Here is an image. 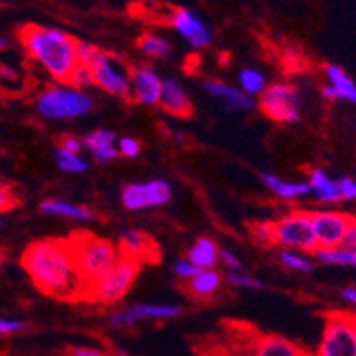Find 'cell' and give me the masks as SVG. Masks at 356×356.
Here are the masks:
<instances>
[{"label": "cell", "mask_w": 356, "mask_h": 356, "mask_svg": "<svg viewBox=\"0 0 356 356\" xmlns=\"http://www.w3.org/2000/svg\"><path fill=\"white\" fill-rule=\"evenodd\" d=\"M22 266L34 286L60 302H86L87 284L80 275L66 238L31 243L22 255Z\"/></svg>", "instance_id": "obj_1"}, {"label": "cell", "mask_w": 356, "mask_h": 356, "mask_svg": "<svg viewBox=\"0 0 356 356\" xmlns=\"http://www.w3.org/2000/svg\"><path fill=\"white\" fill-rule=\"evenodd\" d=\"M18 40L27 55L57 82H70L80 64L79 43L71 34L55 27L29 24L18 29Z\"/></svg>", "instance_id": "obj_2"}, {"label": "cell", "mask_w": 356, "mask_h": 356, "mask_svg": "<svg viewBox=\"0 0 356 356\" xmlns=\"http://www.w3.org/2000/svg\"><path fill=\"white\" fill-rule=\"evenodd\" d=\"M66 239L87 287L98 282L99 278L114 270V266L121 259L119 247H115L108 239L92 234V232L76 231Z\"/></svg>", "instance_id": "obj_3"}, {"label": "cell", "mask_w": 356, "mask_h": 356, "mask_svg": "<svg viewBox=\"0 0 356 356\" xmlns=\"http://www.w3.org/2000/svg\"><path fill=\"white\" fill-rule=\"evenodd\" d=\"M140 262L121 254V259L114 266V270L99 278L98 282L87 287L86 302L99 303V305H114V303L121 302L134 287L135 280L140 273Z\"/></svg>", "instance_id": "obj_4"}, {"label": "cell", "mask_w": 356, "mask_h": 356, "mask_svg": "<svg viewBox=\"0 0 356 356\" xmlns=\"http://www.w3.org/2000/svg\"><path fill=\"white\" fill-rule=\"evenodd\" d=\"M92 99L70 86H50L38 96L35 108L44 119H74L89 114Z\"/></svg>", "instance_id": "obj_5"}, {"label": "cell", "mask_w": 356, "mask_h": 356, "mask_svg": "<svg viewBox=\"0 0 356 356\" xmlns=\"http://www.w3.org/2000/svg\"><path fill=\"white\" fill-rule=\"evenodd\" d=\"M316 356H356V314L330 312L325 317Z\"/></svg>", "instance_id": "obj_6"}, {"label": "cell", "mask_w": 356, "mask_h": 356, "mask_svg": "<svg viewBox=\"0 0 356 356\" xmlns=\"http://www.w3.org/2000/svg\"><path fill=\"white\" fill-rule=\"evenodd\" d=\"M259 108L271 121L293 124L302 118L303 99L291 83H271L259 96Z\"/></svg>", "instance_id": "obj_7"}, {"label": "cell", "mask_w": 356, "mask_h": 356, "mask_svg": "<svg viewBox=\"0 0 356 356\" xmlns=\"http://www.w3.org/2000/svg\"><path fill=\"white\" fill-rule=\"evenodd\" d=\"M275 245L284 250L316 252L317 241L314 236L310 211H291L275 222Z\"/></svg>", "instance_id": "obj_8"}, {"label": "cell", "mask_w": 356, "mask_h": 356, "mask_svg": "<svg viewBox=\"0 0 356 356\" xmlns=\"http://www.w3.org/2000/svg\"><path fill=\"white\" fill-rule=\"evenodd\" d=\"M90 71L95 74V83L108 95L128 99L131 96V80L129 71L124 70L121 60L105 50H99L95 63L90 64Z\"/></svg>", "instance_id": "obj_9"}, {"label": "cell", "mask_w": 356, "mask_h": 356, "mask_svg": "<svg viewBox=\"0 0 356 356\" xmlns=\"http://www.w3.org/2000/svg\"><path fill=\"white\" fill-rule=\"evenodd\" d=\"M172 186L167 179H151L145 183L126 184L121 193V202L128 211H142L147 208L165 206L172 200Z\"/></svg>", "instance_id": "obj_10"}, {"label": "cell", "mask_w": 356, "mask_h": 356, "mask_svg": "<svg viewBox=\"0 0 356 356\" xmlns=\"http://www.w3.org/2000/svg\"><path fill=\"white\" fill-rule=\"evenodd\" d=\"M310 220L317 248H339L344 245L355 216L342 211H310Z\"/></svg>", "instance_id": "obj_11"}, {"label": "cell", "mask_w": 356, "mask_h": 356, "mask_svg": "<svg viewBox=\"0 0 356 356\" xmlns=\"http://www.w3.org/2000/svg\"><path fill=\"white\" fill-rule=\"evenodd\" d=\"M183 314V307L176 303H135L128 309L118 310L110 316V325L114 328H126L134 326L137 321L154 319V321H165Z\"/></svg>", "instance_id": "obj_12"}, {"label": "cell", "mask_w": 356, "mask_h": 356, "mask_svg": "<svg viewBox=\"0 0 356 356\" xmlns=\"http://www.w3.org/2000/svg\"><path fill=\"white\" fill-rule=\"evenodd\" d=\"M168 24L172 25L183 35L184 40H186V43L192 48H195V50H202V48H208L211 44V29L208 27V24L199 15H195L190 9H174L170 13V16H168Z\"/></svg>", "instance_id": "obj_13"}, {"label": "cell", "mask_w": 356, "mask_h": 356, "mask_svg": "<svg viewBox=\"0 0 356 356\" xmlns=\"http://www.w3.org/2000/svg\"><path fill=\"white\" fill-rule=\"evenodd\" d=\"M129 80H131V96L135 102L149 106L160 105L163 80L156 71L147 66L134 67L129 70Z\"/></svg>", "instance_id": "obj_14"}, {"label": "cell", "mask_w": 356, "mask_h": 356, "mask_svg": "<svg viewBox=\"0 0 356 356\" xmlns=\"http://www.w3.org/2000/svg\"><path fill=\"white\" fill-rule=\"evenodd\" d=\"M119 252L122 255L135 259L140 264L160 261V248L147 232L138 229H126L119 239Z\"/></svg>", "instance_id": "obj_15"}, {"label": "cell", "mask_w": 356, "mask_h": 356, "mask_svg": "<svg viewBox=\"0 0 356 356\" xmlns=\"http://www.w3.org/2000/svg\"><path fill=\"white\" fill-rule=\"evenodd\" d=\"M160 106L163 112L174 115V118L188 119L193 115V103L190 99L188 92L179 82L172 79L163 80Z\"/></svg>", "instance_id": "obj_16"}, {"label": "cell", "mask_w": 356, "mask_h": 356, "mask_svg": "<svg viewBox=\"0 0 356 356\" xmlns=\"http://www.w3.org/2000/svg\"><path fill=\"white\" fill-rule=\"evenodd\" d=\"M83 147L89 151L99 163H108L119 156L118 137L110 129H95L83 137Z\"/></svg>", "instance_id": "obj_17"}, {"label": "cell", "mask_w": 356, "mask_h": 356, "mask_svg": "<svg viewBox=\"0 0 356 356\" xmlns=\"http://www.w3.org/2000/svg\"><path fill=\"white\" fill-rule=\"evenodd\" d=\"M257 356H312L298 342L278 335H259Z\"/></svg>", "instance_id": "obj_18"}, {"label": "cell", "mask_w": 356, "mask_h": 356, "mask_svg": "<svg viewBox=\"0 0 356 356\" xmlns=\"http://www.w3.org/2000/svg\"><path fill=\"white\" fill-rule=\"evenodd\" d=\"M188 259L193 266L200 271L215 270L220 261V247L218 243L209 236H200L192 245L188 252Z\"/></svg>", "instance_id": "obj_19"}, {"label": "cell", "mask_w": 356, "mask_h": 356, "mask_svg": "<svg viewBox=\"0 0 356 356\" xmlns=\"http://www.w3.org/2000/svg\"><path fill=\"white\" fill-rule=\"evenodd\" d=\"M204 89H206V92L215 96V98L227 103L234 110H252L255 105L254 99L245 95L241 89H236V87L229 86L225 82H220V80H208V82H204Z\"/></svg>", "instance_id": "obj_20"}, {"label": "cell", "mask_w": 356, "mask_h": 356, "mask_svg": "<svg viewBox=\"0 0 356 356\" xmlns=\"http://www.w3.org/2000/svg\"><path fill=\"white\" fill-rule=\"evenodd\" d=\"M325 74L326 80H328V86L335 92L337 102L356 105V83L353 82L351 76L339 64H326Z\"/></svg>", "instance_id": "obj_21"}, {"label": "cell", "mask_w": 356, "mask_h": 356, "mask_svg": "<svg viewBox=\"0 0 356 356\" xmlns=\"http://www.w3.org/2000/svg\"><path fill=\"white\" fill-rule=\"evenodd\" d=\"M261 179L264 181V184L278 199L282 200H296L312 193L309 181H293V183H289V181L280 179V177L273 176L270 172H262Z\"/></svg>", "instance_id": "obj_22"}, {"label": "cell", "mask_w": 356, "mask_h": 356, "mask_svg": "<svg viewBox=\"0 0 356 356\" xmlns=\"http://www.w3.org/2000/svg\"><path fill=\"white\" fill-rule=\"evenodd\" d=\"M41 211L44 215H54V216H63V218L79 220V222H95L98 216L92 209L80 206V204L67 202V200H57V199H48L41 204Z\"/></svg>", "instance_id": "obj_23"}, {"label": "cell", "mask_w": 356, "mask_h": 356, "mask_svg": "<svg viewBox=\"0 0 356 356\" xmlns=\"http://www.w3.org/2000/svg\"><path fill=\"white\" fill-rule=\"evenodd\" d=\"M222 284L223 277L216 270L199 271L190 282H186V293L195 300H208L218 293Z\"/></svg>", "instance_id": "obj_24"}, {"label": "cell", "mask_w": 356, "mask_h": 356, "mask_svg": "<svg viewBox=\"0 0 356 356\" xmlns=\"http://www.w3.org/2000/svg\"><path fill=\"white\" fill-rule=\"evenodd\" d=\"M309 184L316 199L323 204H337L341 202V195H339V186H337V179L330 177L326 170L323 168H314L310 172Z\"/></svg>", "instance_id": "obj_25"}, {"label": "cell", "mask_w": 356, "mask_h": 356, "mask_svg": "<svg viewBox=\"0 0 356 356\" xmlns=\"http://www.w3.org/2000/svg\"><path fill=\"white\" fill-rule=\"evenodd\" d=\"M257 339L259 335L252 337L250 330H247L245 335L236 333L231 344L222 348L220 351L213 353L209 351L208 355L211 356H257Z\"/></svg>", "instance_id": "obj_26"}, {"label": "cell", "mask_w": 356, "mask_h": 356, "mask_svg": "<svg viewBox=\"0 0 356 356\" xmlns=\"http://www.w3.org/2000/svg\"><path fill=\"white\" fill-rule=\"evenodd\" d=\"M314 255L317 261L326 266H346L356 270V252L349 250V248H317Z\"/></svg>", "instance_id": "obj_27"}, {"label": "cell", "mask_w": 356, "mask_h": 356, "mask_svg": "<svg viewBox=\"0 0 356 356\" xmlns=\"http://www.w3.org/2000/svg\"><path fill=\"white\" fill-rule=\"evenodd\" d=\"M137 44L145 55L153 57V59H165V57H168L170 51H172V44L168 43L165 38H161V35H156V34L140 35Z\"/></svg>", "instance_id": "obj_28"}, {"label": "cell", "mask_w": 356, "mask_h": 356, "mask_svg": "<svg viewBox=\"0 0 356 356\" xmlns=\"http://www.w3.org/2000/svg\"><path fill=\"white\" fill-rule=\"evenodd\" d=\"M239 87L247 96H261L266 90L268 82L264 79V74L261 71L254 70V67H247L239 73Z\"/></svg>", "instance_id": "obj_29"}, {"label": "cell", "mask_w": 356, "mask_h": 356, "mask_svg": "<svg viewBox=\"0 0 356 356\" xmlns=\"http://www.w3.org/2000/svg\"><path fill=\"white\" fill-rule=\"evenodd\" d=\"M55 163L60 170L70 174H80L89 170V161L83 160L80 154H71L63 151V149H55Z\"/></svg>", "instance_id": "obj_30"}, {"label": "cell", "mask_w": 356, "mask_h": 356, "mask_svg": "<svg viewBox=\"0 0 356 356\" xmlns=\"http://www.w3.org/2000/svg\"><path fill=\"white\" fill-rule=\"evenodd\" d=\"M278 261L282 262V266L294 271H300V273H310V271H314V262L309 257H305V255H300L293 250L280 252Z\"/></svg>", "instance_id": "obj_31"}, {"label": "cell", "mask_w": 356, "mask_h": 356, "mask_svg": "<svg viewBox=\"0 0 356 356\" xmlns=\"http://www.w3.org/2000/svg\"><path fill=\"white\" fill-rule=\"evenodd\" d=\"M250 234L261 247H271L275 245V222L264 220V222L250 223Z\"/></svg>", "instance_id": "obj_32"}, {"label": "cell", "mask_w": 356, "mask_h": 356, "mask_svg": "<svg viewBox=\"0 0 356 356\" xmlns=\"http://www.w3.org/2000/svg\"><path fill=\"white\" fill-rule=\"evenodd\" d=\"M67 86L73 87V89H79V90L89 89V87L96 86L95 74H92L90 67L83 66V64H79V66H76V70L73 71V74H71V79H70V82H67Z\"/></svg>", "instance_id": "obj_33"}, {"label": "cell", "mask_w": 356, "mask_h": 356, "mask_svg": "<svg viewBox=\"0 0 356 356\" xmlns=\"http://www.w3.org/2000/svg\"><path fill=\"white\" fill-rule=\"evenodd\" d=\"M225 280L231 284L232 287H241V289H262L264 284L257 278L250 277V275L243 273V271H227L225 273Z\"/></svg>", "instance_id": "obj_34"}, {"label": "cell", "mask_w": 356, "mask_h": 356, "mask_svg": "<svg viewBox=\"0 0 356 356\" xmlns=\"http://www.w3.org/2000/svg\"><path fill=\"white\" fill-rule=\"evenodd\" d=\"M119 154L126 158H137L140 154V142L134 137H122L118 138Z\"/></svg>", "instance_id": "obj_35"}, {"label": "cell", "mask_w": 356, "mask_h": 356, "mask_svg": "<svg viewBox=\"0 0 356 356\" xmlns=\"http://www.w3.org/2000/svg\"><path fill=\"white\" fill-rule=\"evenodd\" d=\"M27 330V323L13 317H0V335H15Z\"/></svg>", "instance_id": "obj_36"}, {"label": "cell", "mask_w": 356, "mask_h": 356, "mask_svg": "<svg viewBox=\"0 0 356 356\" xmlns=\"http://www.w3.org/2000/svg\"><path fill=\"white\" fill-rule=\"evenodd\" d=\"M337 186H339V195L341 200H356V181L348 176H342L337 179Z\"/></svg>", "instance_id": "obj_37"}, {"label": "cell", "mask_w": 356, "mask_h": 356, "mask_svg": "<svg viewBox=\"0 0 356 356\" xmlns=\"http://www.w3.org/2000/svg\"><path fill=\"white\" fill-rule=\"evenodd\" d=\"M199 271L200 270H197L188 259H179V261H176V264H174V273H176L181 280H184V282H190Z\"/></svg>", "instance_id": "obj_38"}, {"label": "cell", "mask_w": 356, "mask_h": 356, "mask_svg": "<svg viewBox=\"0 0 356 356\" xmlns=\"http://www.w3.org/2000/svg\"><path fill=\"white\" fill-rule=\"evenodd\" d=\"M16 204H18V200H16L15 193L9 190V186H6V184L0 181V213L11 211Z\"/></svg>", "instance_id": "obj_39"}, {"label": "cell", "mask_w": 356, "mask_h": 356, "mask_svg": "<svg viewBox=\"0 0 356 356\" xmlns=\"http://www.w3.org/2000/svg\"><path fill=\"white\" fill-rule=\"evenodd\" d=\"M59 149H63L66 153L79 154L83 149V142L79 137H74V135H64V137L59 138Z\"/></svg>", "instance_id": "obj_40"}, {"label": "cell", "mask_w": 356, "mask_h": 356, "mask_svg": "<svg viewBox=\"0 0 356 356\" xmlns=\"http://www.w3.org/2000/svg\"><path fill=\"white\" fill-rule=\"evenodd\" d=\"M66 356H115L114 353L103 351L98 348H86V346H74L66 351Z\"/></svg>", "instance_id": "obj_41"}, {"label": "cell", "mask_w": 356, "mask_h": 356, "mask_svg": "<svg viewBox=\"0 0 356 356\" xmlns=\"http://www.w3.org/2000/svg\"><path fill=\"white\" fill-rule=\"evenodd\" d=\"M220 261H222V264L227 268L229 271H241L243 268L241 259L231 250H220Z\"/></svg>", "instance_id": "obj_42"}, {"label": "cell", "mask_w": 356, "mask_h": 356, "mask_svg": "<svg viewBox=\"0 0 356 356\" xmlns=\"http://www.w3.org/2000/svg\"><path fill=\"white\" fill-rule=\"evenodd\" d=\"M344 248H349V250L356 252V218L353 220L351 227H349L348 234H346V239H344V245H342Z\"/></svg>", "instance_id": "obj_43"}, {"label": "cell", "mask_w": 356, "mask_h": 356, "mask_svg": "<svg viewBox=\"0 0 356 356\" xmlns=\"http://www.w3.org/2000/svg\"><path fill=\"white\" fill-rule=\"evenodd\" d=\"M342 298H344L346 302L349 303V305L356 307V287L349 286V287H344V289L341 291Z\"/></svg>", "instance_id": "obj_44"}, {"label": "cell", "mask_w": 356, "mask_h": 356, "mask_svg": "<svg viewBox=\"0 0 356 356\" xmlns=\"http://www.w3.org/2000/svg\"><path fill=\"white\" fill-rule=\"evenodd\" d=\"M4 262H6V252L2 250V248H0V266H2Z\"/></svg>", "instance_id": "obj_45"}, {"label": "cell", "mask_w": 356, "mask_h": 356, "mask_svg": "<svg viewBox=\"0 0 356 356\" xmlns=\"http://www.w3.org/2000/svg\"><path fill=\"white\" fill-rule=\"evenodd\" d=\"M6 47H8V41H6L4 38L0 35V50H2V48H6Z\"/></svg>", "instance_id": "obj_46"}, {"label": "cell", "mask_w": 356, "mask_h": 356, "mask_svg": "<svg viewBox=\"0 0 356 356\" xmlns=\"http://www.w3.org/2000/svg\"><path fill=\"white\" fill-rule=\"evenodd\" d=\"M2 225H4V220H0V227H2Z\"/></svg>", "instance_id": "obj_47"}, {"label": "cell", "mask_w": 356, "mask_h": 356, "mask_svg": "<svg viewBox=\"0 0 356 356\" xmlns=\"http://www.w3.org/2000/svg\"><path fill=\"white\" fill-rule=\"evenodd\" d=\"M204 356H211V355H208V353H206V355H204Z\"/></svg>", "instance_id": "obj_48"}]
</instances>
